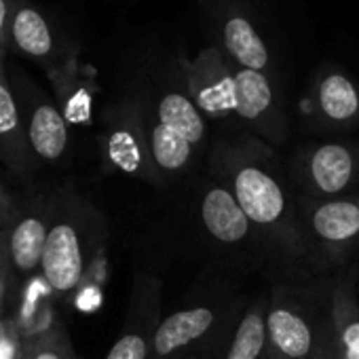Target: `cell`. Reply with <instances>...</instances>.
<instances>
[{
  "label": "cell",
  "mask_w": 359,
  "mask_h": 359,
  "mask_svg": "<svg viewBox=\"0 0 359 359\" xmlns=\"http://www.w3.org/2000/svg\"><path fill=\"white\" fill-rule=\"evenodd\" d=\"M218 311L210 304L175 311L165 317L152 340V359H169L208 336L218 327Z\"/></svg>",
  "instance_id": "10"
},
{
  "label": "cell",
  "mask_w": 359,
  "mask_h": 359,
  "mask_svg": "<svg viewBox=\"0 0 359 359\" xmlns=\"http://www.w3.org/2000/svg\"><path fill=\"white\" fill-rule=\"evenodd\" d=\"M212 163L250 222L292 260L311 262L300 229L296 193L290 175L277 163L275 150L256 135L220 144Z\"/></svg>",
  "instance_id": "1"
},
{
  "label": "cell",
  "mask_w": 359,
  "mask_h": 359,
  "mask_svg": "<svg viewBox=\"0 0 359 359\" xmlns=\"http://www.w3.org/2000/svg\"><path fill=\"white\" fill-rule=\"evenodd\" d=\"M216 28L224 55L237 68L266 72L273 66L269 43L262 39L258 26L239 7H222L216 15Z\"/></svg>",
  "instance_id": "7"
},
{
  "label": "cell",
  "mask_w": 359,
  "mask_h": 359,
  "mask_svg": "<svg viewBox=\"0 0 359 359\" xmlns=\"http://www.w3.org/2000/svg\"><path fill=\"white\" fill-rule=\"evenodd\" d=\"M330 330L338 359H359V298L351 277L330 285Z\"/></svg>",
  "instance_id": "12"
},
{
  "label": "cell",
  "mask_w": 359,
  "mask_h": 359,
  "mask_svg": "<svg viewBox=\"0 0 359 359\" xmlns=\"http://www.w3.org/2000/svg\"><path fill=\"white\" fill-rule=\"evenodd\" d=\"M203 342V340H201ZM199 344V342H197ZM214 346H210V344H205L203 348H199V346H189V353H184V351H180L177 355H173V357H169V359H212L214 357Z\"/></svg>",
  "instance_id": "23"
},
{
  "label": "cell",
  "mask_w": 359,
  "mask_h": 359,
  "mask_svg": "<svg viewBox=\"0 0 359 359\" xmlns=\"http://www.w3.org/2000/svg\"><path fill=\"white\" fill-rule=\"evenodd\" d=\"M296 195L309 199H340L359 193V144L315 142L296 150L290 169Z\"/></svg>",
  "instance_id": "3"
},
{
  "label": "cell",
  "mask_w": 359,
  "mask_h": 359,
  "mask_svg": "<svg viewBox=\"0 0 359 359\" xmlns=\"http://www.w3.org/2000/svg\"><path fill=\"white\" fill-rule=\"evenodd\" d=\"M18 123H20L18 104H15V97L11 95V89L7 87L3 79V60H0V135L15 131Z\"/></svg>",
  "instance_id": "21"
},
{
  "label": "cell",
  "mask_w": 359,
  "mask_h": 359,
  "mask_svg": "<svg viewBox=\"0 0 359 359\" xmlns=\"http://www.w3.org/2000/svg\"><path fill=\"white\" fill-rule=\"evenodd\" d=\"M97 302H100V294H97V290H95V287H87V290L76 298V304H79V309H83V311H91V309H95V306H97Z\"/></svg>",
  "instance_id": "25"
},
{
  "label": "cell",
  "mask_w": 359,
  "mask_h": 359,
  "mask_svg": "<svg viewBox=\"0 0 359 359\" xmlns=\"http://www.w3.org/2000/svg\"><path fill=\"white\" fill-rule=\"evenodd\" d=\"M235 116L260 140L273 144H281L285 140V110L277 87L266 72L235 66Z\"/></svg>",
  "instance_id": "5"
},
{
  "label": "cell",
  "mask_w": 359,
  "mask_h": 359,
  "mask_svg": "<svg viewBox=\"0 0 359 359\" xmlns=\"http://www.w3.org/2000/svg\"><path fill=\"white\" fill-rule=\"evenodd\" d=\"M13 357V346L9 342H0V359H11Z\"/></svg>",
  "instance_id": "26"
},
{
  "label": "cell",
  "mask_w": 359,
  "mask_h": 359,
  "mask_svg": "<svg viewBox=\"0 0 359 359\" xmlns=\"http://www.w3.org/2000/svg\"><path fill=\"white\" fill-rule=\"evenodd\" d=\"M154 334L148 332H127L110 348L106 359H148V344H152Z\"/></svg>",
  "instance_id": "20"
},
{
  "label": "cell",
  "mask_w": 359,
  "mask_h": 359,
  "mask_svg": "<svg viewBox=\"0 0 359 359\" xmlns=\"http://www.w3.org/2000/svg\"><path fill=\"white\" fill-rule=\"evenodd\" d=\"M266 306L269 296H258L237 321L224 359H269L266 348Z\"/></svg>",
  "instance_id": "16"
},
{
  "label": "cell",
  "mask_w": 359,
  "mask_h": 359,
  "mask_svg": "<svg viewBox=\"0 0 359 359\" xmlns=\"http://www.w3.org/2000/svg\"><path fill=\"white\" fill-rule=\"evenodd\" d=\"M43 269L49 285L53 290H72L83 275V254L79 235L72 226H55L45 243Z\"/></svg>",
  "instance_id": "13"
},
{
  "label": "cell",
  "mask_w": 359,
  "mask_h": 359,
  "mask_svg": "<svg viewBox=\"0 0 359 359\" xmlns=\"http://www.w3.org/2000/svg\"><path fill=\"white\" fill-rule=\"evenodd\" d=\"M146 125V140H148V150L152 156V163L156 171L163 175H177L187 171V167L195 158V146L182 137L177 131L167 127L165 123L156 121L152 116L150 123Z\"/></svg>",
  "instance_id": "15"
},
{
  "label": "cell",
  "mask_w": 359,
  "mask_h": 359,
  "mask_svg": "<svg viewBox=\"0 0 359 359\" xmlns=\"http://www.w3.org/2000/svg\"><path fill=\"white\" fill-rule=\"evenodd\" d=\"M45 226L39 220H24L11 239V250H13V260L20 269H34L43 260L45 243H47Z\"/></svg>",
  "instance_id": "19"
},
{
  "label": "cell",
  "mask_w": 359,
  "mask_h": 359,
  "mask_svg": "<svg viewBox=\"0 0 359 359\" xmlns=\"http://www.w3.org/2000/svg\"><path fill=\"white\" fill-rule=\"evenodd\" d=\"M30 142L45 158H57L68 142L66 118L51 106L41 104L30 121Z\"/></svg>",
  "instance_id": "18"
},
{
  "label": "cell",
  "mask_w": 359,
  "mask_h": 359,
  "mask_svg": "<svg viewBox=\"0 0 359 359\" xmlns=\"http://www.w3.org/2000/svg\"><path fill=\"white\" fill-rule=\"evenodd\" d=\"M108 158L125 173H142L146 163H152L146 125H121L108 135ZM154 165V163H152Z\"/></svg>",
  "instance_id": "17"
},
{
  "label": "cell",
  "mask_w": 359,
  "mask_h": 359,
  "mask_svg": "<svg viewBox=\"0 0 359 359\" xmlns=\"http://www.w3.org/2000/svg\"><path fill=\"white\" fill-rule=\"evenodd\" d=\"M327 311L330 292L325 302H317L304 290H275L266 306L269 359H313L327 321Z\"/></svg>",
  "instance_id": "2"
},
{
  "label": "cell",
  "mask_w": 359,
  "mask_h": 359,
  "mask_svg": "<svg viewBox=\"0 0 359 359\" xmlns=\"http://www.w3.org/2000/svg\"><path fill=\"white\" fill-rule=\"evenodd\" d=\"M296 210L313 264H344L359 252V193L340 199L296 195Z\"/></svg>",
  "instance_id": "4"
},
{
  "label": "cell",
  "mask_w": 359,
  "mask_h": 359,
  "mask_svg": "<svg viewBox=\"0 0 359 359\" xmlns=\"http://www.w3.org/2000/svg\"><path fill=\"white\" fill-rule=\"evenodd\" d=\"M184 87L208 118L235 116V66L220 49L210 47L184 64Z\"/></svg>",
  "instance_id": "6"
},
{
  "label": "cell",
  "mask_w": 359,
  "mask_h": 359,
  "mask_svg": "<svg viewBox=\"0 0 359 359\" xmlns=\"http://www.w3.org/2000/svg\"><path fill=\"white\" fill-rule=\"evenodd\" d=\"M154 118L187 137L195 150H201L208 144V116L193 102L187 87L163 89L154 104Z\"/></svg>",
  "instance_id": "14"
},
{
  "label": "cell",
  "mask_w": 359,
  "mask_h": 359,
  "mask_svg": "<svg viewBox=\"0 0 359 359\" xmlns=\"http://www.w3.org/2000/svg\"><path fill=\"white\" fill-rule=\"evenodd\" d=\"M36 359H60L57 355H53V353H41Z\"/></svg>",
  "instance_id": "28"
},
{
  "label": "cell",
  "mask_w": 359,
  "mask_h": 359,
  "mask_svg": "<svg viewBox=\"0 0 359 359\" xmlns=\"http://www.w3.org/2000/svg\"><path fill=\"white\" fill-rule=\"evenodd\" d=\"M15 0H0V34H3L9 43V20L13 11Z\"/></svg>",
  "instance_id": "24"
},
{
  "label": "cell",
  "mask_w": 359,
  "mask_h": 359,
  "mask_svg": "<svg viewBox=\"0 0 359 359\" xmlns=\"http://www.w3.org/2000/svg\"><path fill=\"white\" fill-rule=\"evenodd\" d=\"M201 220L208 233L222 245L237 248L248 243L252 237L256 239L264 237L250 222V218L245 216L233 193L220 182L210 184V189L205 191L201 199Z\"/></svg>",
  "instance_id": "9"
},
{
  "label": "cell",
  "mask_w": 359,
  "mask_h": 359,
  "mask_svg": "<svg viewBox=\"0 0 359 359\" xmlns=\"http://www.w3.org/2000/svg\"><path fill=\"white\" fill-rule=\"evenodd\" d=\"M317 114L332 127H353L359 123V87L342 70H323L313 87Z\"/></svg>",
  "instance_id": "11"
},
{
  "label": "cell",
  "mask_w": 359,
  "mask_h": 359,
  "mask_svg": "<svg viewBox=\"0 0 359 359\" xmlns=\"http://www.w3.org/2000/svg\"><path fill=\"white\" fill-rule=\"evenodd\" d=\"M7 49H9V43H7V39L0 34V60H3V55L7 53Z\"/></svg>",
  "instance_id": "27"
},
{
  "label": "cell",
  "mask_w": 359,
  "mask_h": 359,
  "mask_svg": "<svg viewBox=\"0 0 359 359\" xmlns=\"http://www.w3.org/2000/svg\"><path fill=\"white\" fill-rule=\"evenodd\" d=\"M64 36L66 34L51 24L32 0H15L9 20V47L18 49L26 57L49 62L62 55Z\"/></svg>",
  "instance_id": "8"
},
{
  "label": "cell",
  "mask_w": 359,
  "mask_h": 359,
  "mask_svg": "<svg viewBox=\"0 0 359 359\" xmlns=\"http://www.w3.org/2000/svg\"><path fill=\"white\" fill-rule=\"evenodd\" d=\"M313 359H336L334 342H332V330H330V311H327V321H325V327H323V334H321V340L315 348Z\"/></svg>",
  "instance_id": "22"
}]
</instances>
